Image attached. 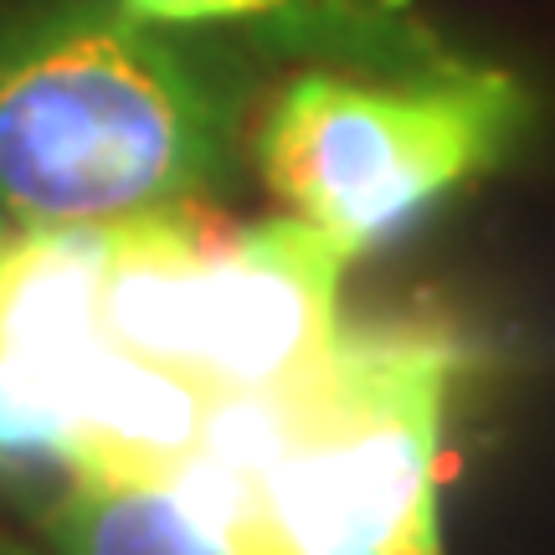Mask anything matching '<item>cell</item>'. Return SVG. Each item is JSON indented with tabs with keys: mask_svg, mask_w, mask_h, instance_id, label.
I'll return each mask as SVG.
<instances>
[{
	"mask_svg": "<svg viewBox=\"0 0 555 555\" xmlns=\"http://www.w3.org/2000/svg\"><path fill=\"white\" fill-rule=\"evenodd\" d=\"M232 176V108L124 0H52L0 26V217L114 227Z\"/></svg>",
	"mask_w": 555,
	"mask_h": 555,
	"instance_id": "1",
	"label": "cell"
},
{
	"mask_svg": "<svg viewBox=\"0 0 555 555\" xmlns=\"http://www.w3.org/2000/svg\"><path fill=\"white\" fill-rule=\"evenodd\" d=\"M457 339L427 319L339 330L330 356L283 386L294 433L262 474L288 545L442 555L437 442Z\"/></svg>",
	"mask_w": 555,
	"mask_h": 555,
	"instance_id": "2",
	"label": "cell"
},
{
	"mask_svg": "<svg viewBox=\"0 0 555 555\" xmlns=\"http://www.w3.org/2000/svg\"><path fill=\"white\" fill-rule=\"evenodd\" d=\"M525 103L499 73L453 67L412 88L298 73L258 134L262 180L294 217L371 253L504 159Z\"/></svg>",
	"mask_w": 555,
	"mask_h": 555,
	"instance_id": "3",
	"label": "cell"
},
{
	"mask_svg": "<svg viewBox=\"0 0 555 555\" xmlns=\"http://www.w3.org/2000/svg\"><path fill=\"white\" fill-rule=\"evenodd\" d=\"M356 258L304 217L217 221L185 288L180 371L211 391H283L330 356L339 278Z\"/></svg>",
	"mask_w": 555,
	"mask_h": 555,
	"instance_id": "4",
	"label": "cell"
},
{
	"mask_svg": "<svg viewBox=\"0 0 555 555\" xmlns=\"http://www.w3.org/2000/svg\"><path fill=\"white\" fill-rule=\"evenodd\" d=\"M114 227H21L0 242V401L73 448V412L108 345L103 278Z\"/></svg>",
	"mask_w": 555,
	"mask_h": 555,
	"instance_id": "5",
	"label": "cell"
},
{
	"mask_svg": "<svg viewBox=\"0 0 555 555\" xmlns=\"http://www.w3.org/2000/svg\"><path fill=\"white\" fill-rule=\"evenodd\" d=\"M211 401L196 376L108 339L78 391L67 468L78 483H165L201 448Z\"/></svg>",
	"mask_w": 555,
	"mask_h": 555,
	"instance_id": "6",
	"label": "cell"
},
{
	"mask_svg": "<svg viewBox=\"0 0 555 555\" xmlns=\"http://www.w3.org/2000/svg\"><path fill=\"white\" fill-rule=\"evenodd\" d=\"M57 555H237L165 483H67L47 515Z\"/></svg>",
	"mask_w": 555,
	"mask_h": 555,
	"instance_id": "7",
	"label": "cell"
},
{
	"mask_svg": "<svg viewBox=\"0 0 555 555\" xmlns=\"http://www.w3.org/2000/svg\"><path fill=\"white\" fill-rule=\"evenodd\" d=\"M139 21H253V16H294L309 5H345V0H124Z\"/></svg>",
	"mask_w": 555,
	"mask_h": 555,
	"instance_id": "8",
	"label": "cell"
},
{
	"mask_svg": "<svg viewBox=\"0 0 555 555\" xmlns=\"http://www.w3.org/2000/svg\"><path fill=\"white\" fill-rule=\"evenodd\" d=\"M0 555H37L31 545H21V540H0Z\"/></svg>",
	"mask_w": 555,
	"mask_h": 555,
	"instance_id": "9",
	"label": "cell"
},
{
	"mask_svg": "<svg viewBox=\"0 0 555 555\" xmlns=\"http://www.w3.org/2000/svg\"><path fill=\"white\" fill-rule=\"evenodd\" d=\"M0 242H5V217H0Z\"/></svg>",
	"mask_w": 555,
	"mask_h": 555,
	"instance_id": "10",
	"label": "cell"
}]
</instances>
